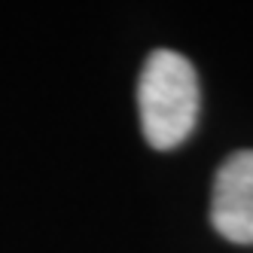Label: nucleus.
Wrapping results in <instances>:
<instances>
[{
	"mask_svg": "<svg viewBox=\"0 0 253 253\" xmlns=\"http://www.w3.org/2000/svg\"><path fill=\"white\" fill-rule=\"evenodd\" d=\"M211 223L232 244H253V150L232 153L213 180Z\"/></svg>",
	"mask_w": 253,
	"mask_h": 253,
	"instance_id": "nucleus-2",
	"label": "nucleus"
},
{
	"mask_svg": "<svg viewBox=\"0 0 253 253\" xmlns=\"http://www.w3.org/2000/svg\"><path fill=\"white\" fill-rule=\"evenodd\" d=\"M137 104L150 147L174 150L183 143L198 119V77L192 64L180 52L156 49L143 64Z\"/></svg>",
	"mask_w": 253,
	"mask_h": 253,
	"instance_id": "nucleus-1",
	"label": "nucleus"
}]
</instances>
